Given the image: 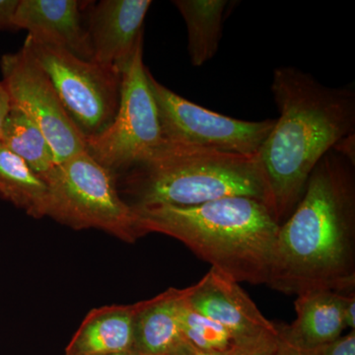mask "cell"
Here are the masks:
<instances>
[{"label": "cell", "mask_w": 355, "mask_h": 355, "mask_svg": "<svg viewBox=\"0 0 355 355\" xmlns=\"http://www.w3.org/2000/svg\"><path fill=\"white\" fill-rule=\"evenodd\" d=\"M311 352L313 355H355V330Z\"/></svg>", "instance_id": "obj_21"}, {"label": "cell", "mask_w": 355, "mask_h": 355, "mask_svg": "<svg viewBox=\"0 0 355 355\" xmlns=\"http://www.w3.org/2000/svg\"><path fill=\"white\" fill-rule=\"evenodd\" d=\"M147 76L165 141L253 155L259 153L275 125V120H237L205 109L158 83L149 70Z\"/></svg>", "instance_id": "obj_8"}, {"label": "cell", "mask_w": 355, "mask_h": 355, "mask_svg": "<svg viewBox=\"0 0 355 355\" xmlns=\"http://www.w3.org/2000/svg\"><path fill=\"white\" fill-rule=\"evenodd\" d=\"M19 0H0V31L14 29L13 16Z\"/></svg>", "instance_id": "obj_22"}, {"label": "cell", "mask_w": 355, "mask_h": 355, "mask_svg": "<svg viewBox=\"0 0 355 355\" xmlns=\"http://www.w3.org/2000/svg\"><path fill=\"white\" fill-rule=\"evenodd\" d=\"M277 338H279V345H277V355H313L311 350L299 349L287 342L286 338L280 335L279 331H277Z\"/></svg>", "instance_id": "obj_25"}, {"label": "cell", "mask_w": 355, "mask_h": 355, "mask_svg": "<svg viewBox=\"0 0 355 355\" xmlns=\"http://www.w3.org/2000/svg\"><path fill=\"white\" fill-rule=\"evenodd\" d=\"M355 163L331 149L279 226L268 286L286 294L355 288Z\"/></svg>", "instance_id": "obj_1"}, {"label": "cell", "mask_w": 355, "mask_h": 355, "mask_svg": "<svg viewBox=\"0 0 355 355\" xmlns=\"http://www.w3.org/2000/svg\"><path fill=\"white\" fill-rule=\"evenodd\" d=\"M279 338H277V329L266 331L260 335L246 340L235 342L230 355H277Z\"/></svg>", "instance_id": "obj_20"}, {"label": "cell", "mask_w": 355, "mask_h": 355, "mask_svg": "<svg viewBox=\"0 0 355 355\" xmlns=\"http://www.w3.org/2000/svg\"><path fill=\"white\" fill-rule=\"evenodd\" d=\"M184 295V288H169L139 302L133 350L140 355H169L184 340L179 324V306Z\"/></svg>", "instance_id": "obj_15"}, {"label": "cell", "mask_w": 355, "mask_h": 355, "mask_svg": "<svg viewBox=\"0 0 355 355\" xmlns=\"http://www.w3.org/2000/svg\"><path fill=\"white\" fill-rule=\"evenodd\" d=\"M173 3L179 9L186 22L191 64L195 67H202L218 51L227 1L176 0Z\"/></svg>", "instance_id": "obj_17"}, {"label": "cell", "mask_w": 355, "mask_h": 355, "mask_svg": "<svg viewBox=\"0 0 355 355\" xmlns=\"http://www.w3.org/2000/svg\"><path fill=\"white\" fill-rule=\"evenodd\" d=\"M0 198L24 210L33 218H43L48 210L49 190L43 178L23 159L0 142Z\"/></svg>", "instance_id": "obj_16"}, {"label": "cell", "mask_w": 355, "mask_h": 355, "mask_svg": "<svg viewBox=\"0 0 355 355\" xmlns=\"http://www.w3.org/2000/svg\"><path fill=\"white\" fill-rule=\"evenodd\" d=\"M272 92L279 111L260 150L270 195V209L280 225L304 193L311 173L336 144L354 135L355 93L331 88L292 67L273 71Z\"/></svg>", "instance_id": "obj_2"}, {"label": "cell", "mask_w": 355, "mask_h": 355, "mask_svg": "<svg viewBox=\"0 0 355 355\" xmlns=\"http://www.w3.org/2000/svg\"><path fill=\"white\" fill-rule=\"evenodd\" d=\"M151 4L150 0H102L96 4L87 27L91 60L123 73L144 43V23Z\"/></svg>", "instance_id": "obj_10"}, {"label": "cell", "mask_w": 355, "mask_h": 355, "mask_svg": "<svg viewBox=\"0 0 355 355\" xmlns=\"http://www.w3.org/2000/svg\"><path fill=\"white\" fill-rule=\"evenodd\" d=\"M343 318L347 328L355 329V294L354 291L345 293L343 298Z\"/></svg>", "instance_id": "obj_24"}, {"label": "cell", "mask_w": 355, "mask_h": 355, "mask_svg": "<svg viewBox=\"0 0 355 355\" xmlns=\"http://www.w3.org/2000/svg\"><path fill=\"white\" fill-rule=\"evenodd\" d=\"M123 173L132 207H196L221 198L246 197L266 203L270 209L259 153L242 155L165 141L150 157Z\"/></svg>", "instance_id": "obj_4"}, {"label": "cell", "mask_w": 355, "mask_h": 355, "mask_svg": "<svg viewBox=\"0 0 355 355\" xmlns=\"http://www.w3.org/2000/svg\"><path fill=\"white\" fill-rule=\"evenodd\" d=\"M169 355H230L229 352H214V350H202L197 349L186 340H182L179 345L172 350Z\"/></svg>", "instance_id": "obj_23"}, {"label": "cell", "mask_w": 355, "mask_h": 355, "mask_svg": "<svg viewBox=\"0 0 355 355\" xmlns=\"http://www.w3.org/2000/svg\"><path fill=\"white\" fill-rule=\"evenodd\" d=\"M139 303L95 308L84 318L65 355H110L133 350Z\"/></svg>", "instance_id": "obj_14"}, {"label": "cell", "mask_w": 355, "mask_h": 355, "mask_svg": "<svg viewBox=\"0 0 355 355\" xmlns=\"http://www.w3.org/2000/svg\"><path fill=\"white\" fill-rule=\"evenodd\" d=\"M345 293L312 291L299 294L295 301L296 319L289 326L277 324L284 338L304 350H314L342 336L347 329L343 318Z\"/></svg>", "instance_id": "obj_13"}, {"label": "cell", "mask_w": 355, "mask_h": 355, "mask_svg": "<svg viewBox=\"0 0 355 355\" xmlns=\"http://www.w3.org/2000/svg\"><path fill=\"white\" fill-rule=\"evenodd\" d=\"M9 110H10V99L3 84L0 83V135H1L2 125Z\"/></svg>", "instance_id": "obj_26"}, {"label": "cell", "mask_w": 355, "mask_h": 355, "mask_svg": "<svg viewBox=\"0 0 355 355\" xmlns=\"http://www.w3.org/2000/svg\"><path fill=\"white\" fill-rule=\"evenodd\" d=\"M147 73L142 43L123 72L120 104L113 121L86 139V151L114 174L146 160L165 142Z\"/></svg>", "instance_id": "obj_6"}, {"label": "cell", "mask_w": 355, "mask_h": 355, "mask_svg": "<svg viewBox=\"0 0 355 355\" xmlns=\"http://www.w3.org/2000/svg\"><path fill=\"white\" fill-rule=\"evenodd\" d=\"M44 181L46 216L55 221L77 230L99 229L128 243L144 235L132 205L121 197L116 174L87 151L58 163Z\"/></svg>", "instance_id": "obj_5"}, {"label": "cell", "mask_w": 355, "mask_h": 355, "mask_svg": "<svg viewBox=\"0 0 355 355\" xmlns=\"http://www.w3.org/2000/svg\"><path fill=\"white\" fill-rule=\"evenodd\" d=\"M80 4L76 0H19L14 29L26 30L33 41L91 60L92 49L81 20Z\"/></svg>", "instance_id": "obj_12"}, {"label": "cell", "mask_w": 355, "mask_h": 355, "mask_svg": "<svg viewBox=\"0 0 355 355\" xmlns=\"http://www.w3.org/2000/svg\"><path fill=\"white\" fill-rule=\"evenodd\" d=\"M186 291L191 307L224 327L234 343L275 330V323L261 314L239 282L214 268Z\"/></svg>", "instance_id": "obj_11"}, {"label": "cell", "mask_w": 355, "mask_h": 355, "mask_svg": "<svg viewBox=\"0 0 355 355\" xmlns=\"http://www.w3.org/2000/svg\"><path fill=\"white\" fill-rule=\"evenodd\" d=\"M0 142L43 179L57 165L50 144L38 125L11 104L2 125Z\"/></svg>", "instance_id": "obj_18"}, {"label": "cell", "mask_w": 355, "mask_h": 355, "mask_svg": "<svg viewBox=\"0 0 355 355\" xmlns=\"http://www.w3.org/2000/svg\"><path fill=\"white\" fill-rule=\"evenodd\" d=\"M132 209L144 235L156 232L179 240L235 282L268 284L280 224L266 203L231 197L196 207Z\"/></svg>", "instance_id": "obj_3"}, {"label": "cell", "mask_w": 355, "mask_h": 355, "mask_svg": "<svg viewBox=\"0 0 355 355\" xmlns=\"http://www.w3.org/2000/svg\"><path fill=\"white\" fill-rule=\"evenodd\" d=\"M110 355H140L139 354H137L135 350H130V352H120V354H110Z\"/></svg>", "instance_id": "obj_27"}, {"label": "cell", "mask_w": 355, "mask_h": 355, "mask_svg": "<svg viewBox=\"0 0 355 355\" xmlns=\"http://www.w3.org/2000/svg\"><path fill=\"white\" fill-rule=\"evenodd\" d=\"M0 69L10 104L38 125L57 164L86 150V137L65 111L46 72L24 46L16 53L4 55Z\"/></svg>", "instance_id": "obj_9"}, {"label": "cell", "mask_w": 355, "mask_h": 355, "mask_svg": "<svg viewBox=\"0 0 355 355\" xmlns=\"http://www.w3.org/2000/svg\"><path fill=\"white\" fill-rule=\"evenodd\" d=\"M184 295L179 306V324L186 342L202 350L229 352L234 345L230 333L221 324L203 316L191 307Z\"/></svg>", "instance_id": "obj_19"}, {"label": "cell", "mask_w": 355, "mask_h": 355, "mask_svg": "<svg viewBox=\"0 0 355 355\" xmlns=\"http://www.w3.org/2000/svg\"><path fill=\"white\" fill-rule=\"evenodd\" d=\"M23 46L46 72L65 111L86 139L111 125L120 104V70L83 60L29 37Z\"/></svg>", "instance_id": "obj_7"}]
</instances>
